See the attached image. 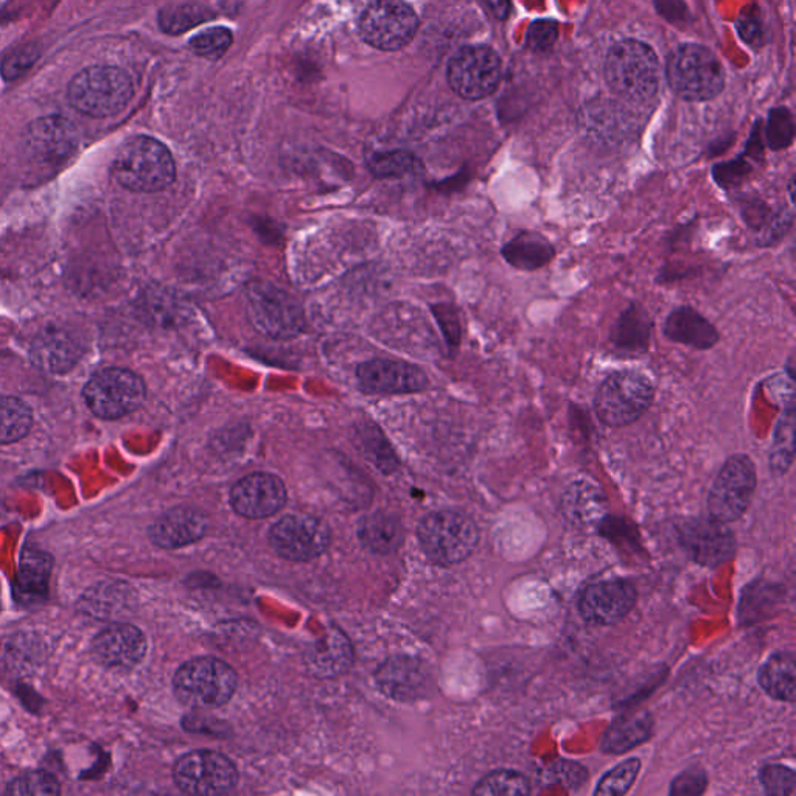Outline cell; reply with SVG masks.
<instances>
[{"label": "cell", "mask_w": 796, "mask_h": 796, "mask_svg": "<svg viewBox=\"0 0 796 796\" xmlns=\"http://www.w3.org/2000/svg\"><path fill=\"white\" fill-rule=\"evenodd\" d=\"M418 28L414 10L403 0H375L360 18V35L380 51H399L413 41Z\"/></svg>", "instance_id": "cell-12"}, {"label": "cell", "mask_w": 796, "mask_h": 796, "mask_svg": "<svg viewBox=\"0 0 796 796\" xmlns=\"http://www.w3.org/2000/svg\"><path fill=\"white\" fill-rule=\"evenodd\" d=\"M77 143V130L62 117H44L28 131V149L37 161L62 162L74 153Z\"/></svg>", "instance_id": "cell-22"}, {"label": "cell", "mask_w": 796, "mask_h": 796, "mask_svg": "<svg viewBox=\"0 0 796 796\" xmlns=\"http://www.w3.org/2000/svg\"><path fill=\"white\" fill-rule=\"evenodd\" d=\"M765 792L773 796H792L796 792L794 770L784 765H767L761 773Z\"/></svg>", "instance_id": "cell-42"}, {"label": "cell", "mask_w": 796, "mask_h": 796, "mask_svg": "<svg viewBox=\"0 0 796 796\" xmlns=\"http://www.w3.org/2000/svg\"><path fill=\"white\" fill-rule=\"evenodd\" d=\"M353 647L341 630L331 628L305 651V664L315 677L328 680L349 673L353 666Z\"/></svg>", "instance_id": "cell-23"}, {"label": "cell", "mask_w": 796, "mask_h": 796, "mask_svg": "<svg viewBox=\"0 0 796 796\" xmlns=\"http://www.w3.org/2000/svg\"><path fill=\"white\" fill-rule=\"evenodd\" d=\"M207 519L201 511L188 505L172 509L160 516L149 534L154 545L164 549L186 548L201 541L207 532Z\"/></svg>", "instance_id": "cell-21"}, {"label": "cell", "mask_w": 796, "mask_h": 796, "mask_svg": "<svg viewBox=\"0 0 796 796\" xmlns=\"http://www.w3.org/2000/svg\"><path fill=\"white\" fill-rule=\"evenodd\" d=\"M85 402L97 417L115 421L133 413L146 397L141 377L127 369H105L86 384Z\"/></svg>", "instance_id": "cell-10"}, {"label": "cell", "mask_w": 796, "mask_h": 796, "mask_svg": "<svg viewBox=\"0 0 796 796\" xmlns=\"http://www.w3.org/2000/svg\"><path fill=\"white\" fill-rule=\"evenodd\" d=\"M773 212L775 210L770 209L767 204L762 203L761 199H745L741 207L743 221L749 228L754 229V232H760L767 225Z\"/></svg>", "instance_id": "cell-48"}, {"label": "cell", "mask_w": 796, "mask_h": 796, "mask_svg": "<svg viewBox=\"0 0 796 796\" xmlns=\"http://www.w3.org/2000/svg\"><path fill=\"white\" fill-rule=\"evenodd\" d=\"M652 330H654V320L648 315L647 308L640 302H632L621 313L611 330V347L618 353L630 357L646 355L651 349Z\"/></svg>", "instance_id": "cell-25"}, {"label": "cell", "mask_w": 796, "mask_h": 796, "mask_svg": "<svg viewBox=\"0 0 796 796\" xmlns=\"http://www.w3.org/2000/svg\"><path fill=\"white\" fill-rule=\"evenodd\" d=\"M173 778L179 790L187 795H225L236 788L239 772L225 754L196 750L177 760Z\"/></svg>", "instance_id": "cell-11"}, {"label": "cell", "mask_w": 796, "mask_h": 796, "mask_svg": "<svg viewBox=\"0 0 796 796\" xmlns=\"http://www.w3.org/2000/svg\"><path fill=\"white\" fill-rule=\"evenodd\" d=\"M437 319L443 327L445 338L448 345L459 346L460 342V324L458 312L451 305H439L436 310Z\"/></svg>", "instance_id": "cell-49"}, {"label": "cell", "mask_w": 796, "mask_h": 796, "mask_svg": "<svg viewBox=\"0 0 796 796\" xmlns=\"http://www.w3.org/2000/svg\"><path fill=\"white\" fill-rule=\"evenodd\" d=\"M270 543L286 560L308 561L330 548L331 531L316 516L292 513L271 527Z\"/></svg>", "instance_id": "cell-14"}, {"label": "cell", "mask_w": 796, "mask_h": 796, "mask_svg": "<svg viewBox=\"0 0 796 796\" xmlns=\"http://www.w3.org/2000/svg\"><path fill=\"white\" fill-rule=\"evenodd\" d=\"M794 226V212L788 209H779L773 212L767 225L760 230V237H757V244L760 247H772V244L778 243L786 237L788 230Z\"/></svg>", "instance_id": "cell-44"}, {"label": "cell", "mask_w": 796, "mask_h": 796, "mask_svg": "<svg viewBox=\"0 0 796 796\" xmlns=\"http://www.w3.org/2000/svg\"><path fill=\"white\" fill-rule=\"evenodd\" d=\"M33 425L32 410L17 397L0 395V444L24 439Z\"/></svg>", "instance_id": "cell-34"}, {"label": "cell", "mask_w": 796, "mask_h": 796, "mask_svg": "<svg viewBox=\"0 0 796 796\" xmlns=\"http://www.w3.org/2000/svg\"><path fill=\"white\" fill-rule=\"evenodd\" d=\"M760 685L772 699L794 701L796 694V664L794 655L783 652L770 656L761 667Z\"/></svg>", "instance_id": "cell-31"}, {"label": "cell", "mask_w": 796, "mask_h": 796, "mask_svg": "<svg viewBox=\"0 0 796 796\" xmlns=\"http://www.w3.org/2000/svg\"><path fill=\"white\" fill-rule=\"evenodd\" d=\"M232 44V33L225 28H214L199 33L190 41L192 51L201 56L225 54Z\"/></svg>", "instance_id": "cell-41"}, {"label": "cell", "mask_w": 796, "mask_h": 796, "mask_svg": "<svg viewBox=\"0 0 796 796\" xmlns=\"http://www.w3.org/2000/svg\"><path fill=\"white\" fill-rule=\"evenodd\" d=\"M683 549L697 564L716 568L727 564L735 553V538L727 523L716 519L688 520L680 526Z\"/></svg>", "instance_id": "cell-15"}, {"label": "cell", "mask_w": 796, "mask_h": 796, "mask_svg": "<svg viewBox=\"0 0 796 796\" xmlns=\"http://www.w3.org/2000/svg\"><path fill=\"white\" fill-rule=\"evenodd\" d=\"M640 770L641 761L636 760V757L622 762V764L610 770V772L603 776L598 788L595 790V795L617 796L628 794L633 784H635Z\"/></svg>", "instance_id": "cell-38"}, {"label": "cell", "mask_w": 796, "mask_h": 796, "mask_svg": "<svg viewBox=\"0 0 796 796\" xmlns=\"http://www.w3.org/2000/svg\"><path fill=\"white\" fill-rule=\"evenodd\" d=\"M750 173H752V165L742 156L735 161L715 165V168H712V179H715L717 186L730 192L741 186Z\"/></svg>", "instance_id": "cell-43"}, {"label": "cell", "mask_w": 796, "mask_h": 796, "mask_svg": "<svg viewBox=\"0 0 796 796\" xmlns=\"http://www.w3.org/2000/svg\"><path fill=\"white\" fill-rule=\"evenodd\" d=\"M584 128L595 141L621 145L635 133V122L620 107H596L584 116Z\"/></svg>", "instance_id": "cell-28"}, {"label": "cell", "mask_w": 796, "mask_h": 796, "mask_svg": "<svg viewBox=\"0 0 796 796\" xmlns=\"http://www.w3.org/2000/svg\"><path fill=\"white\" fill-rule=\"evenodd\" d=\"M532 792L530 779L515 770H497L473 788V795L522 796Z\"/></svg>", "instance_id": "cell-35"}, {"label": "cell", "mask_w": 796, "mask_h": 796, "mask_svg": "<svg viewBox=\"0 0 796 796\" xmlns=\"http://www.w3.org/2000/svg\"><path fill=\"white\" fill-rule=\"evenodd\" d=\"M636 602L635 588L628 580L609 579L591 584L580 598L579 610L591 624H617L632 611Z\"/></svg>", "instance_id": "cell-17"}, {"label": "cell", "mask_w": 796, "mask_h": 796, "mask_svg": "<svg viewBox=\"0 0 796 796\" xmlns=\"http://www.w3.org/2000/svg\"><path fill=\"white\" fill-rule=\"evenodd\" d=\"M655 384L644 373L618 371L610 373L596 391L595 413L610 428H625L640 421L655 400Z\"/></svg>", "instance_id": "cell-2"}, {"label": "cell", "mask_w": 796, "mask_h": 796, "mask_svg": "<svg viewBox=\"0 0 796 796\" xmlns=\"http://www.w3.org/2000/svg\"><path fill=\"white\" fill-rule=\"evenodd\" d=\"M756 486V466L752 458L746 455L730 456L709 490V515L722 523L741 519L752 504Z\"/></svg>", "instance_id": "cell-9"}, {"label": "cell", "mask_w": 796, "mask_h": 796, "mask_svg": "<svg viewBox=\"0 0 796 796\" xmlns=\"http://www.w3.org/2000/svg\"><path fill=\"white\" fill-rule=\"evenodd\" d=\"M667 81L685 100H712L726 86V72L709 48L685 44L675 48L667 59Z\"/></svg>", "instance_id": "cell-6"}, {"label": "cell", "mask_w": 796, "mask_h": 796, "mask_svg": "<svg viewBox=\"0 0 796 796\" xmlns=\"http://www.w3.org/2000/svg\"><path fill=\"white\" fill-rule=\"evenodd\" d=\"M112 173L117 183L128 190L151 194L164 190L175 181L176 167L164 143L139 135L117 153Z\"/></svg>", "instance_id": "cell-1"}, {"label": "cell", "mask_w": 796, "mask_h": 796, "mask_svg": "<svg viewBox=\"0 0 796 796\" xmlns=\"http://www.w3.org/2000/svg\"><path fill=\"white\" fill-rule=\"evenodd\" d=\"M707 786V773L700 768H689L674 779L673 786H670V795L697 796L704 794Z\"/></svg>", "instance_id": "cell-46"}, {"label": "cell", "mask_w": 796, "mask_h": 796, "mask_svg": "<svg viewBox=\"0 0 796 796\" xmlns=\"http://www.w3.org/2000/svg\"><path fill=\"white\" fill-rule=\"evenodd\" d=\"M558 28L556 22L548 19L532 22L527 32V45L534 52H548L557 43Z\"/></svg>", "instance_id": "cell-45"}, {"label": "cell", "mask_w": 796, "mask_h": 796, "mask_svg": "<svg viewBox=\"0 0 796 796\" xmlns=\"http://www.w3.org/2000/svg\"><path fill=\"white\" fill-rule=\"evenodd\" d=\"M487 7L492 10L498 19H505L511 11V0H484Z\"/></svg>", "instance_id": "cell-53"}, {"label": "cell", "mask_w": 796, "mask_h": 796, "mask_svg": "<svg viewBox=\"0 0 796 796\" xmlns=\"http://www.w3.org/2000/svg\"><path fill=\"white\" fill-rule=\"evenodd\" d=\"M767 145L770 150H786L795 138L794 117L787 108H776L770 111L767 123Z\"/></svg>", "instance_id": "cell-39"}, {"label": "cell", "mask_w": 796, "mask_h": 796, "mask_svg": "<svg viewBox=\"0 0 796 796\" xmlns=\"http://www.w3.org/2000/svg\"><path fill=\"white\" fill-rule=\"evenodd\" d=\"M239 686V675L228 663L214 656H199L184 663L173 678L181 704L195 709L220 708L228 704Z\"/></svg>", "instance_id": "cell-3"}, {"label": "cell", "mask_w": 796, "mask_h": 796, "mask_svg": "<svg viewBox=\"0 0 796 796\" xmlns=\"http://www.w3.org/2000/svg\"><path fill=\"white\" fill-rule=\"evenodd\" d=\"M659 13L669 21L681 22L685 19L686 7L681 0H655Z\"/></svg>", "instance_id": "cell-52"}, {"label": "cell", "mask_w": 796, "mask_h": 796, "mask_svg": "<svg viewBox=\"0 0 796 796\" xmlns=\"http://www.w3.org/2000/svg\"><path fill=\"white\" fill-rule=\"evenodd\" d=\"M212 18L214 14H209V11L201 7L177 6L161 11L160 24L161 29L170 35H179Z\"/></svg>", "instance_id": "cell-36"}, {"label": "cell", "mask_w": 796, "mask_h": 796, "mask_svg": "<svg viewBox=\"0 0 796 796\" xmlns=\"http://www.w3.org/2000/svg\"><path fill=\"white\" fill-rule=\"evenodd\" d=\"M358 537L364 548L373 554H391L402 545L405 531L397 515L379 511L361 520Z\"/></svg>", "instance_id": "cell-29"}, {"label": "cell", "mask_w": 796, "mask_h": 796, "mask_svg": "<svg viewBox=\"0 0 796 796\" xmlns=\"http://www.w3.org/2000/svg\"><path fill=\"white\" fill-rule=\"evenodd\" d=\"M606 78L610 88L625 100H651L659 86L658 58L647 44L621 41L607 56Z\"/></svg>", "instance_id": "cell-4"}, {"label": "cell", "mask_w": 796, "mask_h": 796, "mask_svg": "<svg viewBox=\"0 0 796 796\" xmlns=\"http://www.w3.org/2000/svg\"><path fill=\"white\" fill-rule=\"evenodd\" d=\"M247 313L255 330L274 339L297 337L307 324L299 302L266 282H255L249 286Z\"/></svg>", "instance_id": "cell-8"}, {"label": "cell", "mask_w": 796, "mask_h": 796, "mask_svg": "<svg viewBox=\"0 0 796 796\" xmlns=\"http://www.w3.org/2000/svg\"><path fill=\"white\" fill-rule=\"evenodd\" d=\"M375 678L384 696L402 704L424 699L432 686V675L426 664L405 655L386 659L377 670Z\"/></svg>", "instance_id": "cell-18"}, {"label": "cell", "mask_w": 796, "mask_h": 796, "mask_svg": "<svg viewBox=\"0 0 796 796\" xmlns=\"http://www.w3.org/2000/svg\"><path fill=\"white\" fill-rule=\"evenodd\" d=\"M663 334L674 345L690 347L700 352L712 349L720 341L715 324L690 305H680L667 315Z\"/></svg>", "instance_id": "cell-24"}, {"label": "cell", "mask_w": 796, "mask_h": 796, "mask_svg": "<svg viewBox=\"0 0 796 796\" xmlns=\"http://www.w3.org/2000/svg\"><path fill=\"white\" fill-rule=\"evenodd\" d=\"M503 74V64L493 48L469 45L460 48L448 64V83L458 96L481 100L495 92Z\"/></svg>", "instance_id": "cell-13"}, {"label": "cell", "mask_w": 796, "mask_h": 796, "mask_svg": "<svg viewBox=\"0 0 796 796\" xmlns=\"http://www.w3.org/2000/svg\"><path fill=\"white\" fill-rule=\"evenodd\" d=\"M361 388L371 394H403L428 388L426 373L417 366L395 360H372L358 368Z\"/></svg>", "instance_id": "cell-20"}, {"label": "cell", "mask_w": 796, "mask_h": 796, "mask_svg": "<svg viewBox=\"0 0 796 796\" xmlns=\"http://www.w3.org/2000/svg\"><path fill=\"white\" fill-rule=\"evenodd\" d=\"M795 459V402L784 405L778 424L773 433L768 466L775 477H783L790 470Z\"/></svg>", "instance_id": "cell-33"}, {"label": "cell", "mask_w": 796, "mask_h": 796, "mask_svg": "<svg viewBox=\"0 0 796 796\" xmlns=\"http://www.w3.org/2000/svg\"><path fill=\"white\" fill-rule=\"evenodd\" d=\"M794 186H795V181H794V177H792V179L788 181V198H790V204H794V195H795Z\"/></svg>", "instance_id": "cell-54"}, {"label": "cell", "mask_w": 796, "mask_h": 796, "mask_svg": "<svg viewBox=\"0 0 796 796\" xmlns=\"http://www.w3.org/2000/svg\"><path fill=\"white\" fill-rule=\"evenodd\" d=\"M417 537L426 557L434 564L450 567L469 558L477 549V523L458 511L428 513L417 527Z\"/></svg>", "instance_id": "cell-5"}, {"label": "cell", "mask_w": 796, "mask_h": 796, "mask_svg": "<svg viewBox=\"0 0 796 796\" xmlns=\"http://www.w3.org/2000/svg\"><path fill=\"white\" fill-rule=\"evenodd\" d=\"M288 493L281 478L252 473L240 479L230 492L233 511L249 520L268 519L285 508Z\"/></svg>", "instance_id": "cell-16"}, {"label": "cell", "mask_w": 796, "mask_h": 796, "mask_svg": "<svg viewBox=\"0 0 796 796\" xmlns=\"http://www.w3.org/2000/svg\"><path fill=\"white\" fill-rule=\"evenodd\" d=\"M77 346L63 331H51L36 339L32 358L40 368L52 372H64L77 363Z\"/></svg>", "instance_id": "cell-32"}, {"label": "cell", "mask_w": 796, "mask_h": 796, "mask_svg": "<svg viewBox=\"0 0 796 796\" xmlns=\"http://www.w3.org/2000/svg\"><path fill=\"white\" fill-rule=\"evenodd\" d=\"M133 94L130 75L112 66L89 67L78 74L69 86L70 103L83 115L97 119L122 111Z\"/></svg>", "instance_id": "cell-7"}, {"label": "cell", "mask_w": 796, "mask_h": 796, "mask_svg": "<svg viewBox=\"0 0 796 796\" xmlns=\"http://www.w3.org/2000/svg\"><path fill=\"white\" fill-rule=\"evenodd\" d=\"M58 781L55 776L48 775L43 770L24 773L19 778L11 781L7 787V794L13 796H54L59 795Z\"/></svg>", "instance_id": "cell-37"}, {"label": "cell", "mask_w": 796, "mask_h": 796, "mask_svg": "<svg viewBox=\"0 0 796 796\" xmlns=\"http://www.w3.org/2000/svg\"><path fill=\"white\" fill-rule=\"evenodd\" d=\"M739 33L749 44H757L762 37V28L760 19L752 17V14H745L738 22Z\"/></svg>", "instance_id": "cell-51"}, {"label": "cell", "mask_w": 796, "mask_h": 796, "mask_svg": "<svg viewBox=\"0 0 796 796\" xmlns=\"http://www.w3.org/2000/svg\"><path fill=\"white\" fill-rule=\"evenodd\" d=\"M146 654V637L131 624L117 622L101 630L92 641V655L108 669H131Z\"/></svg>", "instance_id": "cell-19"}, {"label": "cell", "mask_w": 796, "mask_h": 796, "mask_svg": "<svg viewBox=\"0 0 796 796\" xmlns=\"http://www.w3.org/2000/svg\"><path fill=\"white\" fill-rule=\"evenodd\" d=\"M52 557L43 550L24 549L19 565L18 593L25 601H36L47 595Z\"/></svg>", "instance_id": "cell-30"}, {"label": "cell", "mask_w": 796, "mask_h": 796, "mask_svg": "<svg viewBox=\"0 0 796 796\" xmlns=\"http://www.w3.org/2000/svg\"><path fill=\"white\" fill-rule=\"evenodd\" d=\"M504 262L515 270L538 271L556 259V248L537 230H520L501 248Z\"/></svg>", "instance_id": "cell-26"}, {"label": "cell", "mask_w": 796, "mask_h": 796, "mask_svg": "<svg viewBox=\"0 0 796 796\" xmlns=\"http://www.w3.org/2000/svg\"><path fill=\"white\" fill-rule=\"evenodd\" d=\"M654 731V719L646 711H632L618 717L602 738V750L610 754L630 752L647 741Z\"/></svg>", "instance_id": "cell-27"}, {"label": "cell", "mask_w": 796, "mask_h": 796, "mask_svg": "<svg viewBox=\"0 0 796 796\" xmlns=\"http://www.w3.org/2000/svg\"><path fill=\"white\" fill-rule=\"evenodd\" d=\"M373 175L379 177L403 176L407 173H416L421 168V164L413 154L407 153H388L377 154L369 162Z\"/></svg>", "instance_id": "cell-40"}, {"label": "cell", "mask_w": 796, "mask_h": 796, "mask_svg": "<svg viewBox=\"0 0 796 796\" xmlns=\"http://www.w3.org/2000/svg\"><path fill=\"white\" fill-rule=\"evenodd\" d=\"M550 773H553L560 783H564V786H568L569 788L579 787L580 784L587 779V770L580 767L579 764H575V762H557V764L550 768Z\"/></svg>", "instance_id": "cell-50"}, {"label": "cell", "mask_w": 796, "mask_h": 796, "mask_svg": "<svg viewBox=\"0 0 796 796\" xmlns=\"http://www.w3.org/2000/svg\"><path fill=\"white\" fill-rule=\"evenodd\" d=\"M37 52L36 48L25 47L21 51L13 52L2 64V74L7 80H14V78L21 77L24 72H28L33 63L36 62Z\"/></svg>", "instance_id": "cell-47"}]
</instances>
